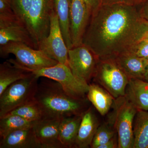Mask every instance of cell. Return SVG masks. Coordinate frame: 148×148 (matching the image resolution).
Returning a JSON list of instances; mask_svg holds the SVG:
<instances>
[{"instance_id":"cell-19","label":"cell","mask_w":148,"mask_h":148,"mask_svg":"<svg viewBox=\"0 0 148 148\" xmlns=\"http://www.w3.org/2000/svg\"><path fill=\"white\" fill-rule=\"evenodd\" d=\"M87 98L102 116L108 112L114 102V97L110 92L94 84H89Z\"/></svg>"},{"instance_id":"cell-24","label":"cell","mask_w":148,"mask_h":148,"mask_svg":"<svg viewBox=\"0 0 148 148\" xmlns=\"http://www.w3.org/2000/svg\"><path fill=\"white\" fill-rule=\"evenodd\" d=\"M7 114L16 115L28 121L34 122L40 120L45 116L42 109L35 98Z\"/></svg>"},{"instance_id":"cell-23","label":"cell","mask_w":148,"mask_h":148,"mask_svg":"<svg viewBox=\"0 0 148 148\" xmlns=\"http://www.w3.org/2000/svg\"><path fill=\"white\" fill-rule=\"evenodd\" d=\"M36 122L28 121L16 115L7 114L0 118V137L3 138L14 131L34 127Z\"/></svg>"},{"instance_id":"cell-14","label":"cell","mask_w":148,"mask_h":148,"mask_svg":"<svg viewBox=\"0 0 148 148\" xmlns=\"http://www.w3.org/2000/svg\"><path fill=\"white\" fill-rule=\"evenodd\" d=\"M0 148H42L34 127L18 130L1 138Z\"/></svg>"},{"instance_id":"cell-3","label":"cell","mask_w":148,"mask_h":148,"mask_svg":"<svg viewBox=\"0 0 148 148\" xmlns=\"http://www.w3.org/2000/svg\"><path fill=\"white\" fill-rule=\"evenodd\" d=\"M109 123L118 135V148H133L134 120L138 110L125 95L114 100Z\"/></svg>"},{"instance_id":"cell-32","label":"cell","mask_w":148,"mask_h":148,"mask_svg":"<svg viewBox=\"0 0 148 148\" xmlns=\"http://www.w3.org/2000/svg\"><path fill=\"white\" fill-rule=\"evenodd\" d=\"M117 147L118 148V145H117L115 140L114 138L107 143L99 146L98 148H115Z\"/></svg>"},{"instance_id":"cell-34","label":"cell","mask_w":148,"mask_h":148,"mask_svg":"<svg viewBox=\"0 0 148 148\" xmlns=\"http://www.w3.org/2000/svg\"><path fill=\"white\" fill-rule=\"evenodd\" d=\"M146 0H135V4L136 5L142 4L143 3L145 2Z\"/></svg>"},{"instance_id":"cell-6","label":"cell","mask_w":148,"mask_h":148,"mask_svg":"<svg viewBox=\"0 0 148 148\" xmlns=\"http://www.w3.org/2000/svg\"><path fill=\"white\" fill-rule=\"evenodd\" d=\"M39 78H47L58 83L69 95L77 99H84L89 88L88 83L79 79L68 65L58 63L54 66L36 70H25Z\"/></svg>"},{"instance_id":"cell-21","label":"cell","mask_w":148,"mask_h":148,"mask_svg":"<svg viewBox=\"0 0 148 148\" xmlns=\"http://www.w3.org/2000/svg\"><path fill=\"white\" fill-rule=\"evenodd\" d=\"M71 2V0H53L54 10L58 16L61 32L69 49L73 47L70 34Z\"/></svg>"},{"instance_id":"cell-22","label":"cell","mask_w":148,"mask_h":148,"mask_svg":"<svg viewBox=\"0 0 148 148\" xmlns=\"http://www.w3.org/2000/svg\"><path fill=\"white\" fill-rule=\"evenodd\" d=\"M134 120L133 148H148V110H138Z\"/></svg>"},{"instance_id":"cell-30","label":"cell","mask_w":148,"mask_h":148,"mask_svg":"<svg viewBox=\"0 0 148 148\" xmlns=\"http://www.w3.org/2000/svg\"><path fill=\"white\" fill-rule=\"evenodd\" d=\"M115 3H123L136 5L135 4V0H103V5Z\"/></svg>"},{"instance_id":"cell-10","label":"cell","mask_w":148,"mask_h":148,"mask_svg":"<svg viewBox=\"0 0 148 148\" xmlns=\"http://www.w3.org/2000/svg\"><path fill=\"white\" fill-rule=\"evenodd\" d=\"M98 59L84 44L69 49L68 66L78 78L88 83L95 74Z\"/></svg>"},{"instance_id":"cell-33","label":"cell","mask_w":148,"mask_h":148,"mask_svg":"<svg viewBox=\"0 0 148 148\" xmlns=\"http://www.w3.org/2000/svg\"><path fill=\"white\" fill-rule=\"evenodd\" d=\"M143 80L148 82V65L146 68L145 73L144 75V79Z\"/></svg>"},{"instance_id":"cell-11","label":"cell","mask_w":148,"mask_h":148,"mask_svg":"<svg viewBox=\"0 0 148 148\" xmlns=\"http://www.w3.org/2000/svg\"><path fill=\"white\" fill-rule=\"evenodd\" d=\"M11 42L23 43L36 49L27 27L14 13L0 14V46Z\"/></svg>"},{"instance_id":"cell-9","label":"cell","mask_w":148,"mask_h":148,"mask_svg":"<svg viewBox=\"0 0 148 148\" xmlns=\"http://www.w3.org/2000/svg\"><path fill=\"white\" fill-rule=\"evenodd\" d=\"M38 49L60 64L68 65L69 49L66 45L57 14L53 10L47 36L39 43Z\"/></svg>"},{"instance_id":"cell-29","label":"cell","mask_w":148,"mask_h":148,"mask_svg":"<svg viewBox=\"0 0 148 148\" xmlns=\"http://www.w3.org/2000/svg\"><path fill=\"white\" fill-rule=\"evenodd\" d=\"M14 13L10 0H0V14Z\"/></svg>"},{"instance_id":"cell-12","label":"cell","mask_w":148,"mask_h":148,"mask_svg":"<svg viewBox=\"0 0 148 148\" xmlns=\"http://www.w3.org/2000/svg\"><path fill=\"white\" fill-rule=\"evenodd\" d=\"M90 16L91 14L83 0H71L70 13V34L73 47L83 44V39Z\"/></svg>"},{"instance_id":"cell-13","label":"cell","mask_w":148,"mask_h":148,"mask_svg":"<svg viewBox=\"0 0 148 148\" xmlns=\"http://www.w3.org/2000/svg\"><path fill=\"white\" fill-rule=\"evenodd\" d=\"M62 119L45 116L35 123L33 127L42 148H63L59 140V127Z\"/></svg>"},{"instance_id":"cell-25","label":"cell","mask_w":148,"mask_h":148,"mask_svg":"<svg viewBox=\"0 0 148 148\" xmlns=\"http://www.w3.org/2000/svg\"><path fill=\"white\" fill-rule=\"evenodd\" d=\"M114 128L109 123H104L98 126L90 145V147L98 148L99 146L108 142L114 138Z\"/></svg>"},{"instance_id":"cell-15","label":"cell","mask_w":148,"mask_h":148,"mask_svg":"<svg viewBox=\"0 0 148 148\" xmlns=\"http://www.w3.org/2000/svg\"><path fill=\"white\" fill-rule=\"evenodd\" d=\"M98 127V122L92 108H88L83 114L75 147L87 148L90 147Z\"/></svg>"},{"instance_id":"cell-20","label":"cell","mask_w":148,"mask_h":148,"mask_svg":"<svg viewBox=\"0 0 148 148\" xmlns=\"http://www.w3.org/2000/svg\"><path fill=\"white\" fill-rule=\"evenodd\" d=\"M31 72L19 68L9 60L0 65V95L7 88L17 81L25 78Z\"/></svg>"},{"instance_id":"cell-5","label":"cell","mask_w":148,"mask_h":148,"mask_svg":"<svg viewBox=\"0 0 148 148\" xmlns=\"http://www.w3.org/2000/svg\"><path fill=\"white\" fill-rule=\"evenodd\" d=\"M38 78L32 73L7 88L0 95V118L34 99Z\"/></svg>"},{"instance_id":"cell-1","label":"cell","mask_w":148,"mask_h":148,"mask_svg":"<svg viewBox=\"0 0 148 148\" xmlns=\"http://www.w3.org/2000/svg\"><path fill=\"white\" fill-rule=\"evenodd\" d=\"M137 5H102L90 16L83 44L99 60L115 59L129 52L148 31V22Z\"/></svg>"},{"instance_id":"cell-27","label":"cell","mask_w":148,"mask_h":148,"mask_svg":"<svg viewBox=\"0 0 148 148\" xmlns=\"http://www.w3.org/2000/svg\"><path fill=\"white\" fill-rule=\"evenodd\" d=\"M138 57L147 58L148 57V41L143 40L133 46L129 51Z\"/></svg>"},{"instance_id":"cell-17","label":"cell","mask_w":148,"mask_h":148,"mask_svg":"<svg viewBox=\"0 0 148 148\" xmlns=\"http://www.w3.org/2000/svg\"><path fill=\"white\" fill-rule=\"evenodd\" d=\"M125 96L138 110H148V82L142 79H129Z\"/></svg>"},{"instance_id":"cell-26","label":"cell","mask_w":148,"mask_h":148,"mask_svg":"<svg viewBox=\"0 0 148 148\" xmlns=\"http://www.w3.org/2000/svg\"><path fill=\"white\" fill-rule=\"evenodd\" d=\"M10 1L11 8L17 18L25 25L26 18L32 6L33 0Z\"/></svg>"},{"instance_id":"cell-18","label":"cell","mask_w":148,"mask_h":148,"mask_svg":"<svg viewBox=\"0 0 148 148\" xmlns=\"http://www.w3.org/2000/svg\"><path fill=\"white\" fill-rule=\"evenodd\" d=\"M82 114L66 117L61 119L59 140L63 148L75 147Z\"/></svg>"},{"instance_id":"cell-28","label":"cell","mask_w":148,"mask_h":148,"mask_svg":"<svg viewBox=\"0 0 148 148\" xmlns=\"http://www.w3.org/2000/svg\"><path fill=\"white\" fill-rule=\"evenodd\" d=\"M91 15L103 5V0H83Z\"/></svg>"},{"instance_id":"cell-31","label":"cell","mask_w":148,"mask_h":148,"mask_svg":"<svg viewBox=\"0 0 148 148\" xmlns=\"http://www.w3.org/2000/svg\"><path fill=\"white\" fill-rule=\"evenodd\" d=\"M142 5L140 9V14L143 19L148 22V0H146Z\"/></svg>"},{"instance_id":"cell-7","label":"cell","mask_w":148,"mask_h":148,"mask_svg":"<svg viewBox=\"0 0 148 148\" xmlns=\"http://www.w3.org/2000/svg\"><path fill=\"white\" fill-rule=\"evenodd\" d=\"M93 77L115 99L125 95L129 79L115 59H98Z\"/></svg>"},{"instance_id":"cell-8","label":"cell","mask_w":148,"mask_h":148,"mask_svg":"<svg viewBox=\"0 0 148 148\" xmlns=\"http://www.w3.org/2000/svg\"><path fill=\"white\" fill-rule=\"evenodd\" d=\"M54 10L53 0H33L27 14L25 25L34 40L38 44L49 34L51 19Z\"/></svg>"},{"instance_id":"cell-16","label":"cell","mask_w":148,"mask_h":148,"mask_svg":"<svg viewBox=\"0 0 148 148\" xmlns=\"http://www.w3.org/2000/svg\"><path fill=\"white\" fill-rule=\"evenodd\" d=\"M115 59L129 79H144L148 65L147 58L138 57L128 52L119 55Z\"/></svg>"},{"instance_id":"cell-36","label":"cell","mask_w":148,"mask_h":148,"mask_svg":"<svg viewBox=\"0 0 148 148\" xmlns=\"http://www.w3.org/2000/svg\"><path fill=\"white\" fill-rule=\"evenodd\" d=\"M147 59L148 61V58H147Z\"/></svg>"},{"instance_id":"cell-35","label":"cell","mask_w":148,"mask_h":148,"mask_svg":"<svg viewBox=\"0 0 148 148\" xmlns=\"http://www.w3.org/2000/svg\"><path fill=\"white\" fill-rule=\"evenodd\" d=\"M143 40H147L148 41V31H147V32L146 33L145 36H144V38H143Z\"/></svg>"},{"instance_id":"cell-4","label":"cell","mask_w":148,"mask_h":148,"mask_svg":"<svg viewBox=\"0 0 148 148\" xmlns=\"http://www.w3.org/2000/svg\"><path fill=\"white\" fill-rule=\"evenodd\" d=\"M0 47L1 57L13 54L16 60H9L24 70H38L54 66L58 63L41 51L30 47L23 43L11 42Z\"/></svg>"},{"instance_id":"cell-2","label":"cell","mask_w":148,"mask_h":148,"mask_svg":"<svg viewBox=\"0 0 148 148\" xmlns=\"http://www.w3.org/2000/svg\"><path fill=\"white\" fill-rule=\"evenodd\" d=\"M35 98L42 109L45 116L63 118L81 115L87 109V98L72 97L58 83L50 79L38 84Z\"/></svg>"}]
</instances>
